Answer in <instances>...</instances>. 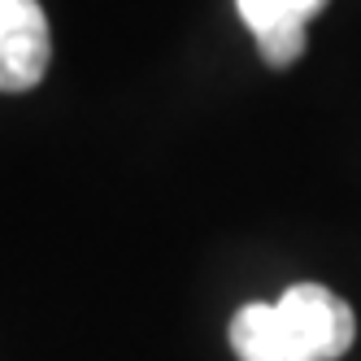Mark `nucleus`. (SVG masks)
Returning a JSON list of instances; mask_svg holds the SVG:
<instances>
[{
	"label": "nucleus",
	"mask_w": 361,
	"mask_h": 361,
	"mask_svg": "<svg viewBox=\"0 0 361 361\" xmlns=\"http://www.w3.org/2000/svg\"><path fill=\"white\" fill-rule=\"evenodd\" d=\"M274 305L309 361H335L357 340V318H353L348 300H340L322 283H296Z\"/></svg>",
	"instance_id": "nucleus-1"
},
{
	"label": "nucleus",
	"mask_w": 361,
	"mask_h": 361,
	"mask_svg": "<svg viewBox=\"0 0 361 361\" xmlns=\"http://www.w3.org/2000/svg\"><path fill=\"white\" fill-rule=\"evenodd\" d=\"M235 9L257 35L279 27V22H305L309 27V18H318L326 9V0H235Z\"/></svg>",
	"instance_id": "nucleus-4"
},
{
	"label": "nucleus",
	"mask_w": 361,
	"mask_h": 361,
	"mask_svg": "<svg viewBox=\"0 0 361 361\" xmlns=\"http://www.w3.org/2000/svg\"><path fill=\"white\" fill-rule=\"evenodd\" d=\"M53 57L39 0H0V92H31Z\"/></svg>",
	"instance_id": "nucleus-2"
},
{
	"label": "nucleus",
	"mask_w": 361,
	"mask_h": 361,
	"mask_svg": "<svg viewBox=\"0 0 361 361\" xmlns=\"http://www.w3.org/2000/svg\"><path fill=\"white\" fill-rule=\"evenodd\" d=\"M305 44H309L305 22H279V27H270V31H257V53H262V61L274 66V70L296 66L300 53H305Z\"/></svg>",
	"instance_id": "nucleus-5"
},
{
	"label": "nucleus",
	"mask_w": 361,
	"mask_h": 361,
	"mask_svg": "<svg viewBox=\"0 0 361 361\" xmlns=\"http://www.w3.org/2000/svg\"><path fill=\"white\" fill-rule=\"evenodd\" d=\"M231 348L240 361H309L296 344L292 326L283 322L279 305H244L231 318Z\"/></svg>",
	"instance_id": "nucleus-3"
}]
</instances>
